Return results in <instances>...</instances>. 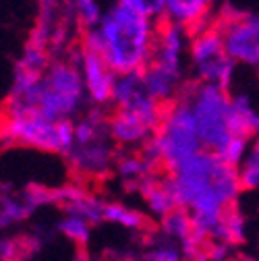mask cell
Listing matches in <instances>:
<instances>
[{
  "label": "cell",
  "mask_w": 259,
  "mask_h": 261,
  "mask_svg": "<svg viewBox=\"0 0 259 261\" xmlns=\"http://www.w3.org/2000/svg\"><path fill=\"white\" fill-rule=\"evenodd\" d=\"M168 178L178 207L187 210L193 218L199 251L216 239L224 212L241 203L239 170L226 164L218 153L203 149L168 172Z\"/></svg>",
  "instance_id": "1"
},
{
  "label": "cell",
  "mask_w": 259,
  "mask_h": 261,
  "mask_svg": "<svg viewBox=\"0 0 259 261\" xmlns=\"http://www.w3.org/2000/svg\"><path fill=\"white\" fill-rule=\"evenodd\" d=\"M89 108L83 79L71 52L56 54L42 77L13 75L5 112H36L52 120H75Z\"/></svg>",
  "instance_id": "2"
},
{
  "label": "cell",
  "mask_w": 259,
  "mask_h": 261,
  "mask_svg": "<svg viewBox=\"0 0 259 261\" xmlns=\"http://www.w3.org/2000/svg\"><path fill=\"white\" fill-rule=\"evenodd\" d=\"M158 23L114 0L98 25L79 31L77 42L98 52L116 75L141 73L153 54Z\"/></svg>",
  "instance_id": "3"
},
{
  "label": "cell",
  "mask_w": 259,
  "mask_h": 261,
  "mask_svg": "<svg viewBox=\"0 0 259 261\" xmlns=\"http://www.w3.org/2000/svg\"><path fill=\"white\" fill-rule=\"evenodd\" d=\"M73 147L64 155L69 176L85 187L112 178L120 149L108 133V110L87 108L73 120Z\"/></svg>",
  "instance_id": "4"
},
{
  "label": "cell",
  "mask_w": 259,
  "mask_h": 261,
  "mask_svg": "<svg viewBox=\"0 0 259 261\" xmlns=\"http://www.w3.org/2000/svg\"><path fill=\"white\" fill-rule=\"evenodd\" d=\"M199 151H203V145L199 141L195 122L185 102L178 97L176 102L164 106L162 120L153 137L143 147V153L160 170L172 172Z\"/></svg>",
  "instance_id": "5"
},
{
  "label": "cell",
  "mask_w": 259,
  "mask_h": 261,
  "mask_svg": "<svg viewBox=\"0 0 259 261\" xmlns=\"http://www.w3.org/2000/svg\"><path fill=\"white\" fill-rule=\"evenodd\" d=\"M180 100L189 108L195 122L203 149L218 151L235 133L232 126V97L228 87L191 81Z\"/></svg>",
  "instance_id": "6"
},
{
  "label": "cell",
  "mask_w": 259,
  "mask_h": 261,
  "mask_svg": "<svg viewBox=\"0 0 259 261\" xmlns=\"http://www.w3.org/2000/svg\"><path fill=\"white\" fill-rule=\"evenodd\" d=\"M0 139L13 147L64 158L73 147V120H52L36 112H3Z\"/></svg>",
  "instance_id": "7"
},
{
  "label": "cell",
  "mask_w": 259,
  "mask_h": 261,
  "mask_svg": "<svg viewBox=\"0 0 259 261\" xmlns=\"http://www.w3.org/2000/svg\"><path fill=\"white\" fill-rule=\"evenodd\" d=\"M239 67L230 54L226 52L220 29L212 21L195 31H191V46H189V77L191 81L220 85V87H235Z\"/></svg>",
  "instance_id": "8"
},
{
  "label": "cell",
  "mask_w": 259,
  "mask_h": 261,
  "mask_svg": "<svg viewBox=\"0 0 259 261\" xmlns=\"http://www.w3.org/2000/svg\"><path fill=\"white\" fill-rule=\"evenodd\" d=\"M214 23L237 67L259 73V11L226 7L216 13Z\"/></svg>",
  "instance_id": "9"
},
{
  "label": "cell",
  "mask_w": 259,
  "mask_h": 261,
  "mask_svg": "<svg viewBox=\"0 0 259 261\" xmlns=\"http://www.w3.org/2000/svg\"><path fill=\"white\" fill-rule=\"evenodd\" d=\"M69 52L79 67L89 108L110 110L114 81H116V73L110 69V64L95 50H91L79 42H75V46Z\"/></svg>",
  "instance_id": "10"
},
{
  "label": "cell",
  "mask_w": 259,
  "mask_h": 261,
  "mask_svg": "<svg viewBox=\"0 0 259 261\" xmlns=\"http://www.w3.org/2000/svg\"><path fill=\"white\" fill-rule=\"evenodd\" d=\"M110 110L133 112V114L145 118L147 122H151L156 128H158V124L162 120V114H164V106H162L156 97L147 91L141 73L116 75Z\"/></svg>",
  "instance_id": "11"
},
{
  "label": "cell",
  "mask_w": 259,
  "mask_h": 261,
  "mask_svg": "<svg viewBox=\"0 0 259 261\" xmlns=\"http://www.w3.org/2000/svg\"><path fill=\"white\" fill-rule=\"evenodd\" d=\"M108 133L120 151H135L147 145L156 133V126L133 112L108 110Z\"/></svg>",
  "instance_id": "12"
},
{
  "label": "cell",
  "mask_w": 259,
  "mask_h": 261,
  "mask_svg": "<svg viewBox=\"0 0 259 261\" xmlns=\"http://www.w3.org/2000/svg\"><path fill=\"white\" fill-rule=\"evenodd\" d=\"M141 199V210L147 214V218L158 224L162 218H166L170 212L178 207L174 191L168 178V172L158 170L151 176H147L135 191Z\"/></svg>",
  "instance_id": "13"
},
{
  "label": "cell",
  "mask_w": 259,
  "mask_h": 261,
  "mask_svg": "<svg viewBox=\"0 0 259 261\" xmlns=\"http://www.w3.org/2000/svg\"><path fill=\"white\" fill-rule=\"evenodd\" d=\"M164 19L195 31L216 19V0H168Z\"/></svg>",
  "instance_id": "14"
},
{
  "label": "cell",
  "mask_w": 259,
  "mask_h": 261,
  "mask_svg": "<svg viewBox=\"0 0 259 261\" xmlns=\"http://www.w3.org/2000/svg\"><path fill=\"white\" fill-rule=\"evenodd\" d=\"M160 168L153 162L143 153V149H135V151H120L116 158V166H114V178L126 189L135 193L137 187L151 176L153 172H158Z\"/></svg>",
  "instance_id": "15"
},
{
  "label": "cell",
  "mask_w": 259,
  "mask_h": 261,
  "mask_svg": "<svg viewBox=\"0 0 259 261\" xmlns=\"http://www.w3.org/2000/svg\"><path fill=\"white\" fill-rule=\"evenodd\" d=\"M104 224L118 226L126 232H135V234H147L151 230V220L141 207L128 205L124 201L116 199H106L104 203Z\"/></svg>",
  "instance_id": "16"
},
{
  "label": "cell",
  "mask_w": 259,
  "mask_h": 261,
  "mask_svg": "<svg viewBox=\"0 0 259 261\" xmlns=\"http://www.w3.org/2000/svg\"><path fill=\"white\" fill-rule=\"evenodd\" d=\"M156 230L160 234H164L176 243H180L189 255V261L193 259V255L197 253V243H195V228H193V218L187 210L176 207L174 212H170L166 218H162L156 224Z\"/></svg>",
  "instance_id": "17"
},
{
  "label": "cell",
  "mask_w": 259,
  "mask_h": 261,
  "mask_svg": "<svg viewBox=\"0 0 259 261\" xmlns=\"http://www.w3.org/2000/svg\"><path fill=\"white\" fill-rule=\"evenodd\" d=\"M137 261H189V255L180 243L160 234L156 228H151L147 232V239L143 241Z\"/></svg>",
  "instance_id": "18"
},
{
  "label": "cell",
  "mask_w": 259,
  "mask_h": 261,
  "mask_svg": "<svg viewBox=\"0 0 259 261\" xmlns=\"http://www.w3.org/2000/svg\"><path fill=\"white\" fill-rule=\"evenodd\" d=\"M249 237H251L249 218H247L245 210L241 207V203L232 205L230 210H226L214 241H220V243L230 245L232 249H239L249 241Z\"/></svg>",
  "instance_id": "19"
},
{
  "label": "cell",
  "mask_w": 259,
  "mask_h": 261,
  "mask_svg": "<svg viewBox=\"0 0 259 261\" xmlns=\"http://www.w3.org/2000/svg\"><path fill=\"white\" fill-rule=\"evenodd\" d=\"M56 232L67 239L71 245H75L79 251L87 249V245L91 243V232H93V226L73 214H60L58 222H56Z\"/></svg>",
  "instance_id": "20"
},
{
  "label": "cell",
  "mask_w": 259,
  "mask_h": 261,
  "mask_svg": "<svg viewBox=\"0 0 259 261\" xmlns=\"http://www.w3.org/2000/svg\"><path fill=\"white\" fill-rule=\"evenodd\" d=\"M239 170V180H241V189L243 195L251 193V195H259V139H253L249 145V151L245 155V160L241 162Z\"/></svg>",
  "instance_id": "21"
},
{
  "label": "cell",
  "mask_w": 259,
  "mask_h": 261,
  "mask_svg": "<svg viewBox=\"0 0 259 261\" xmlns=\"http://www.w3.org/2000/svg\"><path fill=\"white\" fill-rule=\"evenodd\" d=\"M104 7L100 0H73V13H75V21L79 23L81 31L83 29H91L100 23L102 15H104Z\"/></svg>",
  "instance_id": "22"
},
{
  "label": "cell",
  "mask_w": 259,
  "mask_h": 261,
  "mask_svg": "<svg viewBox=\"0 0 259 261\" xmlns=\"http://www.w3.org/2000/svg\"><path fill=\"white\" fill-rule=\"evenodd\" d=\"M251 137H245V135H232L228 141H226L218 151H214V153H218L226 164H230V166H235V168H239L241 166V162L245 160V155H247V151H249V145H251Z\"/></svg>",
  "instance_id": "23"
},
{
  "label": "cell",
  "mask_w": 259,
  "mask_h": 261,
  "mask_svg": "<svg viewBox=\"0 0 259 261\" xmlns=\"http://www.w3.org/2000/svg\"><path fill=\"white\" fill-rule=\"evenodd\" d=\"M116 3H122L126 7H131L156 21L164 19V11H166V3L168 0H116Z\"/></svg>",
  "instance_id": "24"
},
{
  "label": "cell",
  "mask_w": 259,
  "mask_h": 261,
  "mask_svg": "<svg viewBox=\"0 0 259 261\" xmlns=\"http://www.w3.org/2000/svg\"><path fill=\"white\" fill-rule=\"evenodd\" d=\"M77 261H102V259H98V257H93L87 249H81L79 253H77Z\"/></svg>",
  "instance_id": "25"
},
{
  "label": "cell",
  "mask_w": 259,
  "mask_h": 261,
  "mask_svg": "<svg viewBox=\"0 0 259 261\" xmlns=\"http://www.w3.org/2000/svg\"><path fill=\"white\" fill-rule=\"evenodd\" d=\"M253 247H255V257L259 259V226H257V230L253 234Z\"/></svg>",
  "instance_id": "26"
},
{
  "label": "cell",
  "mask_w": 259,
  "mask_h": 261,
  "mask_svg": "<svg viewBox=\"0 0 259 261\" xmlns=\"http://www.w3.org/2000/svg\"><path fill=\"white\" fill-rule=\"evenodd\" d=\"M230 261H259L257 257H251V255H235Z\"/></svg>",
  "instance_id": "27"
}]
</instances>
